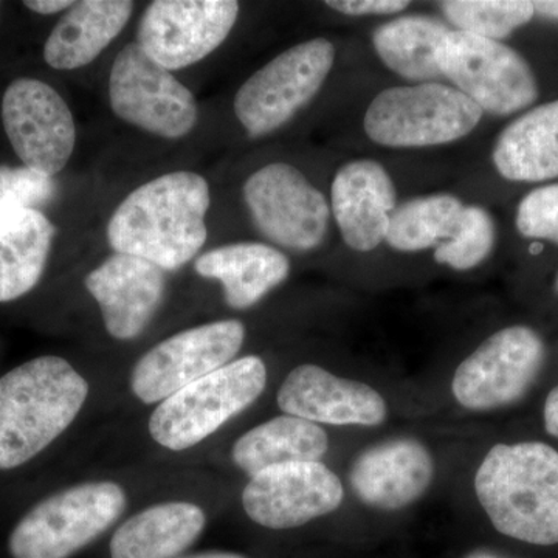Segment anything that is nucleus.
<instances>
[{
	"label": "nucleus",
	"instance_id": "9",
	"mask_svg": "<svg viewBox=\"0 0 558 558\" xmlns=\"http://www.w3.org/2000/svg\"><path fill=\"white\" fill-rule=\"evenodd\" d=\"M436 60L442 76L494 116H510L538 98L537 80L526 60L498 40L449 32Z\"/></svg>",
	"mask_w": 558,
	"mask_h": 558
},
{
	"label": "nucleus",
	"instance_id": "8",
	"mask_svg": "<svg viewBox=\"0 0 558 558\" xmlns=\"http://www.w3.org/2000/svg\"><path fill=\"white\" fill-rule=\"evenodd\" d=\"M109 102L121 121L161 138L185 137L199 119L193 92L137 43L123 47L113 61Z\"/></svg>",
	"mask_w": 558,
	"mask_h": 558
},
{
	"label": "nucleus",
	"instance_id": "18",
	"mask_svg": "<svg viewBox=\"0 0 558 558\" xmlns=\"http://www.w3.org/2000/svg\"><path fill=\"white\" fill-rule=\"evenodd\" d=\"M435 476L432 454L416 439H392L360 453L349 473L355 497L380 510H399L417 501Z\"/></svg>",
	"mask_w": 558,
	"mask_h": 558
},
{
	"label": "nucleus",
	"instance_id": "33",
	"mask_svg": "<svg viewBox=\"0 0 558 558\" xmlns=\"http://www.w3.org/2000/svg\"><path fill=\"white\" fill-rule=\"evenodd\" d=\"M73 3L75 2H72V0H25L24 5L28 10L35 11V13L49 16V14H57L72 9Z\"/></svg>",
	"mask_w": 558,
	"mask_h": 558
},
{
	"label": "nucleus",
	"instance_id": "19",
	"mask_svg": "<svg viewBox=\"0 0 558 558\" xmlns=\"http://www.w3.org/2000/svg\"><path fill=\"white\" fill-rule=\"evenodd\" d=\"M332 213L344 242L355 252L379 247L396 209V189L387 170L374 160L344 165L332 180Z\"/></svg>",
	"mask_w": 558,
	"mask_h": 558
},
{
	"label": "nucleus",
	"instance_id": "35",
	"mask_svg": "<svg viewBox=\"0 0 558 558\" xmlns=\"http://www.w3.org/2000/svg\"><path fill=\"white\" fill-rule=\"evenodd\" d=\"M532 5L538 16L558 21V0H539V2H532Z\"/></svg>",
	"mask_w": 558,
	"mask_h": 558
},
{
	"label": "nucleus",
	"instance_id": "22",
	"mask_svg": "<svg viewBox=\"0 0 558 558\" xmlns=\"http://www.w3.org/2000/svg\"><path fill=\"white\" fill-rule=\"evenodd\" d=\"M57 227L36 208L0 211V303L27 295L49 260Z\"/></svg>",
	"mask_w": 558,
	"mask_h": 558
},
{
	"label": "nucleus",
	"instance_id": "14",
	"mask_svg": "<svg viewBox=\"0 0 558 558\" xmlns=\"http://www.w3.org/2000/svg\"><path fill=\"white\" fill-rule=\"evenodd\" d=\"M240 14L234 0H156L142 14L137 44L161 68H190L229 38Z\"/></svg>",
	"mask_w": 558,
	"mask_h": 558
},
{
	"label": "nucleus",
	"instance_id": "1",
	"mask_svg": "<svg viewBox=\"0 0 558 558\" xmlns=\"http://www.w3.org/2000/svg\"><path fill=\"white\" fill-rule=\"evenodd\" d=\"M211 194L205 178L174 171L143 183L110 216L108 242L121 255L149 260L161 270H179L207 242Z\"/></svg>",
	"mask_w": 558,
	"mask_h": 558
},
{
	"label": "nucleus",
	"instance_id": "30",
	"mask_svg": "<svg viewBox=\"0 0 558 558\" xmlns=\"http://www.w3.org/2000/svg\"><path fill=\"white\" fill-rule=\"evenodd\" d=\"M517 229L532 240L558 241V183L531 191L521 201Z\"/></svg>",
	"mask_w": 558,
	"mask_h": 558
},
{
	"label": "nucleus",
	"instance_id": "15",
	"mask_svg": "<svg viewBox=\"0 0 558 558\" xmlns=\"http://www.w3.org/2000/svg\"><path fill=\"white\" fill-rule=\"evenodd\" d=\"M344 488L322 462H293L263 470L242 492L250 520L267 529H293L340 508Z\"/></svg>",
	"mask_w": 558,
	"mask_h": 558
},
{
	"label": "nucleus",
	"instance_id": "29",
	"mask_svg": "<svg viewBox=\"0 0 558 558\" xmlns=\"http://www.w3.org/2000/svg\"><path fill=\"white\" fill-rule=\"evenodd\" d=\"M497 240L494 219L486 209L464 207L457 230L435 252V259L454 270H470L490 255Z\"/></svg>",
	"mask_w": 558,
	"mask_h": 558
},
{
	"label": "nucleus",
	"instance_id": "12",
	"mask_svg": "<svg viewBox=\"0 0 558 558\" xmlns=\"http://www.w3.org/2000/svg\"><path fill=\"white\" fill-rule=\"evenodd\" d=\"M244 201L256 229L281 247L310 252L328 234V201L292 165L271 163L253 172L244 183Z\"/></svg>",
	"mask_w": 558,
	"mask_h": 558
},
{
	"label": "nucleus",
	"instance_id": "26",
	"mask_svg": "<svg viewBox=\"0 0 558 558\" xmlns=\"http://www.w3.org/2000/svg\"><path fill=\"white\" fill-rule=\"evenodd\" d=\"M449 32L433 17L405 16L380 25L373 44L384 64L402 78L436 80L442 76L436 53Z\"/></svg>",
	"mask_w": 558,
	"mask_h": 558
},
{
	"label": "nucleus",
	"instance_id": "2",
	"mask_svg": "<svg viewBox=\"0 0 558 558\" xmlns=\"http://www.w3.org/2000/svg\"><path fill=\"white\" fill-rule=\"evenodd\" d=\"M89 384L68 360L43 355L0 377V470L27 464L73 424Z\"/></svg>",
	"mask_w": 558,
	"mask_h": 558
},
{
	"label": "nucleus",
	"instance_id": "10",
	"mask_svg": "<svg viewBox=\"0 0 558 558\" xmlns=\"http://www.w3.org/2000/svg\"><path fill=\"white\" fill-rule=\"evenodd\" d=\"M244 340L245 328L238 319L182 330L150 348L135 363L132 395L146 405L163 402L193 381L229 365Z\"/></svg>",
	"mask_w": 558,
	"mask_h": 558
},
{
	"label": "nucleus",
	"instance_id": "20",
	"mask_svg": "<svg viewBox=\"0 0 558 558\" xmlns=\"http://www.w3.org/2000/svg\"><path fill=\"white\" fill-rule=\"evenodd\" d=\"M202 278L222 284L223 299L233 310H248L289 277L288 256L259 242H238L209 250L194 263Z\"/></svg>",
	"mask_w": 558,
	"mask_h": 558
},
{
	"label": "nucleus",
	"instance_id": "37",
	"mask_svg": "<svg viewBox=\"0 0 558 558\" xmlns=\"http://www.w3.org/2000/svg\"><path fill=\"white\" fill-rule=\"evenodd\" d=\"M556 289H557V293H558V277H557V281H556Z\"/></svg>",
	"mask_w": 558,
	"mask_h": 558
},
{
	"label": "nucleus",
	"instance_id": "7",
	"mask_svg": "<svg viewBox=\"0 0 558 558\" xmlns=\"http://www.w3.org/2000/svg\"><path fill=\"white\" fill-rule=\"evenodd\" d=\"M336 61L328 39H311L282 51L238 90L234 113L250 137H263L293 119L318 94Z\"/></svg>",
	"mask_w": 558,
	"mask_h": 558
},
{
	"label": "nucleus",
	"instance_id": "27",
	"mask_svg": "<svg viewBox=\"0 0 558 558\" xmlns=\"http://www.w3.org/2000/svg\"><path fill=\"white\" fill-rule=\"evenodd\" d=\"M464 205L451 194L418 197L395 209L385 241L400 252H418L450 240Z\"/></svg>",
	"mask_w": 558,
	"mask_h": 558
},
{
	"label": "nucleus",
	"instance_id": "21",
	"mask_svg": "<svg viewBox=\"0 0 558 558\" xmlns=\"http://www.w3.org/2000/svg\"><path fill=\"white\" fill-rule=\"evenodd\" d=\"M134 11L131 0H81L58 21L44 46L51 69L86 68L123 32Z\"/></svg>",
	"mask_w": 558,
	"mask_h": 558
},
{
	"label": "nucleus",
	"instance_id": "28",
	"mask_svg": "<svg viewBox=\"0 0 558 558\" xmlns=\"http://www.w3.org/2000/svg\"><path fill=\"white\" fill-rule=\"evenodd\" d=\"M440 7L459 32L492 40L508 38L535 14L532 2L524 0H449Z\"/></svg>",
	"mask_w": 558,
	"mask_h": 558
},
{
	"label": "nucleus",
	"instance_id": "16",
	"mask_svg": "<svg viewBox=\"0 0 558 558\" xmlns=\"http://www.w3.org/2000/svg\"><path fill=\"white\" fill-rule=\"evenodd\" d=\"M117 340L137 339L159 311L167 290L165 270L137 256L113 253L84 279Z\"/></svg>",
	"mask_w": 558,
	"mask_h": 558
},
{
	"label": "nucleus",
	"instance_id": "34",
	"mask_svg": "<svg viewBox=\"0 0 558 558\" xmlns=\"http://www.w3.org/2000/svg\"><path fill=\"white\" fill-rule=\"evenodd\" d=\"M543 421H545L546 432L558 439V385L546 398Z\"/></svg>",
	"mask_w": 558,
	"mask_h": 558
},
{
	"label": "nucleus",
	"instance_id": "13",
	"mask_svg": "<svg viewBox=\"0 0 558 558\" xmlns=\"http://www.w3.org/2000/svg\"><path fill=\"white\" fill-rule=\"evenodd\" d=\"M2 121L25 168L46 178L64 170L75 149L76 126L68 102L50 84L13 81L3 94Z\"/></svg>",
	"mask_w": 558,
	"mask_h": 558
},
{
	"label": "nucleus",
	"instance_id": "32",
	"mask_svg": "<svg viewBox=\"0 0 558 558\" xmlns=\"http://www.w3.org/2000/svg\"><path fill=\"white\" fill-rule=\"evenodd\" d=\"M326 5L349 16H366V14L398 13L405 10L410 2L407 0H329Z\"/></svg>",
	"mask_w": 558,
	"mask_h": 558
},
{
	"label": "nucleus",
	"instance_id": "24",
	"mask_svg": "<svg viewBox=\"0 0 558 558\" xmlns=\"http://www.w3.org/2000/svg\"><path fill=\"white\" fill-rule=\"evenodd\" d=\"M499 174L513 182L558 178V100L529 110L499 134L494 148Z\"/></svg>",
	"mask_w": 558,
	"mask_h": 558
},
{
	"label": "nucleus",
	"instance_id": "17",
	"mask_svg": "<svg viewBox=\"0 0 558 558\" xmlns=\"http://www.w3.org/2000/svg\"><path fill=\"white\" fill-rule=\"evenodd\" d=\"M277 402L282 413L315 424L376 427L387 418V402L376 389L341 379L317 365L290 371Z\"/></svg>",
	"mask_w": 558,
	"mask_h": 558
},
{
	"label": "nucleus",
	"instance_id": "11",
	"mask_svg": "<svg viewBox=\"0 0 558 558\" xmlns=\"http://www.w3.org/2000/svg\"><path fill=\"white\" fill-rule=\"evenodd\" d=\"M546 349L534 329L510 326L498 330L454 373L451 391L459 405L490 411L526 396L545 363Z\"/></svg>",
	"mask_w": 558,
	"mask_h": 558
},
{
	"label": "nucleus",
	"instance_id": "6",
	"mask_svg": "<svg viewBox=\"0 0 558 558\" xmlns=\"http://www.w3.org/2000/svg\"><path fill=\"white\" fill-rule=\"evenodd\" d=\"M483 109L454 87L439 83L391 87L366 110L365 132L389 148H425L464 138L478 126Z\"/></svg>",
	"mask_w": 558,
	"mask_h": 558
},
{
	"label": "nucleus",
	"instance_id": "36",
	"mask_svg": "<svg viewBox=\"0 0 558 558\" xmlns=\"http://www.w3.org/2000/svg\"><path fill=\"white\" fill-rule=\"evenodd\" d=\"M183 558H245L240 556V554L233 553H202L196 554V556H189Z\"/></svg>",
	"mask_w": 558,
	"mask_h": 558
},
{
	"label": "nucleus",
	"instance_id": "31",
	"mask_svg": "<svg viewBox=\"0 0 558 558\" xmlns=\"http://www.w3.org/2000/svg\"><path fill=\"white\" fill-rule=\"evenodd\" d=\"M53 193L51 178L22 168L0 170V211L11 208H35Z\"/></svg>",
	"mask_w": 558,
	"mask_h": 558
},
{
	"label": "nucleus",
	"instance_id": "4",
	"mask_svg": "<svg viewBox=\"0 0 558 558\" xmlns=\"http://www.w3.org/2000/svg\"><path fill=\"white\" fill-rule=\"evenodd\" d=\"M266 385L263 359L234 360L160 402L149 418L150 438L171 451L189 450L247 410Z\"/></svg>",
	"mask_w": 558,
	"mask_h": 558
},
{
	"label": "nucleus",
	"instance_id": "38",
	"mask_svg": "<svg viewBox=\"0 0 558 558\" xmlns=\"http://www.w3.org/2000/svg\"><path fill=\"white\" fill-rule=\"evenodd\" d=\"M557 244H558V241H557Z\"/></svg>",
	"mask_w": 558,
	"mask_h": 558
},
{
	"label": "nucleus",
	"instance_id": "23",
	"mask_svg": "<svg viewBox=\"0 0 558 558\" xmlns=\"http://www.w3.org/2000/svg\"><path fill=\"white\" fill-rule=\"evenodd\" d=\"M207 515L194 502L171 501L135 513L110 542L112 558H174L204 531Z\"/></svg>",
	"mask_w": 558,
	"mask_h": 558
},
{
	"label": "nucleus",
	"instance_id": "25",
	"mask_svg": "<svg viewBox=\"0 0 558 558\" xmlns=\"http://www.w3.org/2000/svg\"><path fill=\"white\" fill-rule=\"evenodd\" d=\"M328 449V435L318 424L284 414L242 435L234 442L231 459L253 478L277 465L319 462Z\"/></svg>",
	"mask_w": 558,
	"mask_h": 558
},
{
	"label": "nucleus",
	"instance_id": "3",
	"mask_svg": "<svg viewBox=\"0 0 558 558\" xmlns=\"http://www.w3.org/2000/svg\"><path fill=\"white\" fill-rule=\"evenodd\" d=\"M480 505L499 534L558 545V451L543 442L498 444L475 476Z\"/></svg>",
	"mask_w": 558,
	"mask_h": 558
},
{
	"label": "nucleus",
	"instance_id": "5",
	"mask_svg": "<svg viewBox=\"0 0 558 558\" xmlns=\"http://www.w3.org/2000/svg\"><path fill=\"white\" fill-rule=\"evenodd\" d=\"M126 509V494L112 481L64 488L22 517L9 538L13 558H69L100 537Z\"/></svg>",
	"mask_w": 558,
	"mask_h": 558
}]
</instances>
